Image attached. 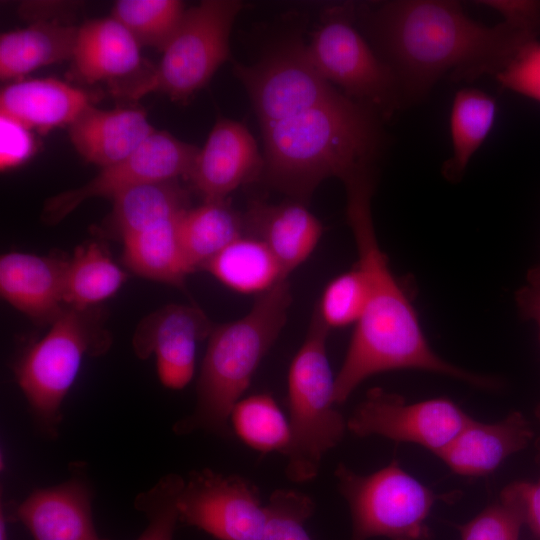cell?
<instances>
[{"label":"cell","instance_id":"f1b7e54d","mask_svg":"<svg viewBox=\"0 0 540 540\" xmlns=\"http://www.w3.org/2000/svg\"><path fill=\"white\" fill-rule=\"evenodd\" d=\"M125 280V272L100 244L90 242L78 246L67 261L64 304L80 311L89 310L114 295Z\"/></svg>","mask_w":540,"mask_h":540},{"label":"cell","instance_id":"cb8c5ba5","mask_svg":"<svg viewBox=\"0 0 540 540\" xmlns=\"http://www.w3.org/2000/svg\"><path fill=\"white\" fill-rule=\"evenodd\" d=\"M245 234L243 214L228 199L204 201L181 216L178 237L185 262L194 272L206 265L224 248Z\"/></svg>","mask_w":540,"mask_h":540},{"label":"cell","instance_id":"f546056e","mask_svg":"<svg viewBox=\"0 0 540 540\" xmlns=\"http://www.w3.org/2000/svg\"><path fill=\"white\" fill-rule=\"evenodd\" d=\"M230 421L235 434L254 450L283 454L289 445V419L269 393L242 398L234 406Z\"/></svg>","mask_w":540,"mask_h":540},{"label":"cell","instance_id":"484cf974","mask_svg":"<svg viewBox=\"0 0 540 540\" xmlns=\"http://www.w3.org/2000/svg\"><path fill=\"white\" fill-rule=\"evenodd\" d=\"M204 270L229 289L245 295L258 296L288 278L269 248L248 234L224 248Z\"/></svg>","mask_w":540,"mask_h":540},{"label":"cell","instance_id":"7bdbcfd3","mask_svg":"<svg viewBox=\"0 0 540 540\" xmlns=\"http://www.w3.org/2000/svg\"><path fill=\"white\" fill-rule=\"evenodd\" d=\"M536 415L538 419L540 420V405L536 408Z\"/></svg>","mask_w":540,"mask_h":540},{"label":"cell","instance_id":"ab89813d","mask_svg":"<svg viewBox=\"0 0 540 540\" xmlns=\"http://www.w3.org/2000/svg\"><path fill=\"white\" fill-rule=\"evenodd\" d=\"M530 285L517 293V303L521 314L536 322L540 338V281L529 277Z\"/></svg>","mask_w":540,"mask_h":540},{"label":"cell","instance_id":"4316f807","mask_svg":"<svg viewBox=\"0 0 540 540\" xmlns=\"http://www.w3.org/2000/svg\"><path fill=\"white\" fill-rule=\"evenodd\" d=\"M111 223L121 237L177 219L189 207V193L179 181L144 183L115 197Z\"/></svg>","mask_w":540,"mask_h":540},{"label":"cell","instance_id":"b9f144b4","mask_svg":"<svg viewBox=\"0 0 540 540\" xmlns=\"http://www.w3.org/2000/svg\"><path fill=\"white\" fill-rule=\"evenodd\" d=\"M531 278H534V279H537L540 281V268L535 270L531 275H530Z\"/></svg>","mask_w":540,"mask_h":540},{"label":"cell","instance_id":"d6a6232c","mask_svg":"<svg viewBox=\"0 0 540 540\" xmlns=\"http://www.w3.org/2000/svg\"><path fill=\"white\" fill-rule=\"evenodd\" d=\"M184 480L178 473H168L135 497L134 508L147 519L146 528L136 540H173Z\"/></svg>","mask_w":540,"mask_h":540},{"label":"cell","instance_id":"277c9868","mask_svg":"<svg viewBox=\"0 0 540 540\" xmlns=\"http://www.w3.org/2000/svg\"><path fill=\"white\" fill-rule=\"evenodd\" d=\"M291 302L286 278L256 296L244 316L212 328L197 380L195 406L174 424L175 434L232 435V410L285 326Z\"/></svg>","mask_w":540,"mask_h":540},{"label":"cell","instance_id":"603a6c76","mask_svg":"<svg viewBox=\"0 0 540 540\" xmlns=\"http://www.w3.org/2000/svg\"><path fill=\"white\" fill-rule=\"evenodd\" d=\"M78 27L38 20L0 36V78H17L42 66L71 60Z\"/></svg>","mask_w":540,"mask_h":540},{"label":"cell","instance_id":"8d00e7d4","mask_svg":"<svg viewBox=\"0 0 540 540\" xmlns=\"http://www.w3.org/2000/svg\"><path fill=\"white\" fill-rule=\"evenodd\" d=\"M34 150L29 129L0 116V167L6 170L27 160Z\"/></svg>","mask_w":540,"mask_h":540},{"label":"cell","instance_id":"2e32d148","mask_svg":"<svg viewBox=\"0 0 540 540\" xmlns=\"http://www.w3.org/2000/svg\"><path fill=\"white\" fill-rule=\"evenodd\" d=\"M263 166V155L249 129L219 118L186 179L204 201L225 200L240 186L261 178Z\"/></svg>","mask_w":540,"mask_h":540},{"label":"cell","instance_id":"836d02e7","mask_svg":"<svg viewBox=\"0 0 540 540\" xmlns=\"http://www.w3.org/2000/svg\"><path fill=\"white\" fill-rule=\"evenodd\" d=\"M524 522L514 482L506 486L497 502L460 527L461 540H519Z\"/></svg>","mask_w":540,"mask_h":540},{"label":"cell","instance_id":"44dd1931","mask_svg":"<svg viewBox=\"0 0 540 540\" xmlns=\"http://www.w3.org/2000/svg\"><path fill=\"white\" fill-rule=\"evenodd\" d=\"M92 102L87 91L55 78L19 80L1 90L0 116L44 132L69 126Z\"/></svg>","mask_w":540,"mask_h":540},{"label":"cell","instance_id":"83f0119b","mask_svg":"<svg viewBox=\"0 0 540 540\" xmlns=\"http://www.w3.org/2000/svg\"><path fill=\"white\" fill-rule=\"evenodd\" d=\"M496 115V100L488 93L475 88H462L456 93L450 114L452 154L442 166L448 181L462 179L471 158L489 135Z\"/></svg>","mask_w":540,"mask_h":540},{"label":"cell","instance_id":"e0dca14e","mask_svg":"<svg viewBox=\"0 0 540 540\" xmlns=\"http://www.w3.org/2000/svg\"><path fill=\"white\" fill-rule=\"evenodd\" d=\"M243 217L245 234L269 248L287 277L310 257L324 230L306 204L295 200L277 204L253 200Z\"/></svg>","mask_w":540,"mask_h":540},{"label":"cell","instance_id":"7a4b0ae2","mask_svg":"<svg viewBox=\"0 0 540 540\" xmlns=\"http://www.w3.org/2000/svg\"><path fill=\"white\" fill-rule=\"evenodd\" d=\"M342 183L347 196V221L357 249L356 265L367 278L368 297L335 375L336 404L345 403L367 378L401 369L424 370L480 388H496V380L459 368L430 347L417 313L376 236L371 211L375 170L359 172Z\"/></svg>","mask_w":540,"mask_h":540},{"label":"cell","instance_id":"9a60e30c","mask_svg":"<svg viewBox=\"0 0 540 540\" xmlns=\"http://www.w3.org/2000/svg\"><path fill=\"white\" fill-rule=\"evenodd\" d=\"M212 328L200 308L169 304L141 320L132 347L140 359L154 355L161 383L180 390L192 380L198 344L209 337Z\"/></svg>","mask_w":540,"mask_h":540},{"label":"cell","instance_id":"8fae6325","mask_svg":"<svg viewBox=\"0 0 540 540\" xmlns=\"http://www.w3.org/2000/svg\"><path fill=\"white\" fill-rule=\"evenodd\" d=\"M178 512L179 521L218 540H262L267 523L266 504L254 482L210 468L187 474Z\"/></svg>","mask_w":540,"mask_h":540},{"label":"cell","instance_id":"5b68a950","mask_svg":"<svg viewBox=\"0 0 540 540\" xmlns=\"http://www.w3.org/2000/svg\"><path fill=\"white\" fill-rule=\"evenodd\" d=\"M330 329L314 309L306 336L289 367L288 408L290 442L285 475L306 483L319 474L324 456L343 439L347 420L336 408L335 376L328 354Z\"/></svg>","mask_w":540,"mask_h":540},{"label":"cell","instance_id":"f35d334b","mask_svg":"<svg viewBox=\"0 0 540 540\" xmlns=\"http://www.w3.org/2000/svg\"><path fill=\"white\" fill-rule=\"evenodd\" d=\"M524 514V522L540 539V478L536 482H514Z\"/></svg>","mask_w":540,"mask_h":540},{"label":"cell","instance_id":"d4e9b609","mask_svg":"<svg viewBox=\"0 0 540 540\" xmlns=\"http://www.w3.org/2000/svg\"><path fill=\"white\" fill-rule=\"evenodd\" d=\"M180 218L121 237L125 265L142 277L183 287L191 272L179 242Z\"/></svg>","mask_w":540,"mask_h":540},{"label":"cell","instance_id":"30bf717a","mask_svg":"<svg viewBox=\"0 0 540 540\" xmlns=\"http://www.w3.org/2000/svg\"><path fill=\"white\" fill-rule=\"evenodd\" d=\"M259 125L277 121L330 100L340 93L313 66L301 29L281 32L252 64L235 62Z\"/></svg>","mask_w":540,"mask_h":540},{"label":"cell","instance_id":"7402d4cb","mask_svg":"<svg viewBox=\"0 0 540 540\" xmlns=\"http://www.w3.org/2000/svg\"><path fill=\"white\" fill-rule=\"evenodd\" d=\"M75 78L94 84L120 83L141 65L140 45L113 17L91 19L78 27L71 58Z\"/></svg>","mask_w":540,"mask_h":540},{"label":"cell","instance_id":"9c48e42d","mask_svg":"<svg viewBox=\"0 0 540 540\" xmlns=\"http://www.w3.org/2000/svg\"><path fill=\"white\" fill-rule=\"evenodd\" d=\"M307 49L327 82L381 118H389L404 105L395 74L357 29L355 4L326 7Z\"/></svg>","mask_w":540,"mask_h":540},{"label":"cell","instance_id":"6da1fadb","mask_svg":"<svg viewBox=\"0 0 540 540\" xmlns=\"http://www.w3.org/2000/svg\"><path fill=\"white\" fill-rule=\"evenodd\" d=\"M356 20L391 68L404 104L424 97L445 74L456 80L495 75L537 34L502 21L483 25L456 1L392 0L356 5Z\"/></svg>","mask_w":540,"mask_h":540},{"label":"cell","instance_id":"4dcf8cb0","mask_svg":"<svg viewBox=\"0 0 540 540\" xmlns=\"http://www.w3.org/2000/svg\"><path fill=\"white\" fill-rule=\"evenodd\" d=\"M185 4L179 0H119L111 17L121 23L140 46L163 51L181 24Z\"/></svg>","mask_w":540,"mask_h":540},{"label":"cell","instance_id":"d6986e66","mask_svg":"<svg viewBox=\"0 0 540 540\" xmlns=\"http://www.w3.org/2000/svg\"><path fill=\"white\" fill-rule=\"evenodd\" d=\"M533 438L529 421L519 411L495 423L471 418L457 435L435 455L462 476H484L509 456L524 449Z\"/></svg>","mask_w":540,"mask_h":540},{"label":"cell","instance_id":"e575fe53","mask_svg":"<svg viewBox=\"0 0 540 540\" xmlns=\"http://www.w3.org/2000/svg\"><path fill=\"white\" fill-rule=\"evenodd\" d=\"M316 504L304 492L290 488L274 490L268 502L267 523L262 540H312L305 529Z\"/></svg>","mask_w":540,"mask_h":540},{"label":"cell","instance_id":"7c38bea8","mask_svg":"<svg viewBox=\"0 0 540 540\" xmlns=\"http://www.w3.org/2000/svg\"><path fill=\"white\" fill-rule=\"evenodd\" d=\"M471 418L447 398L407 403L401 395L375 387L348 417L347 430L360 438L381 436L395 442L415 443L435 454Z\"/></svg>","mask_w":540,"mask_h":540},{"label":"cell","instance_id":"5bb4252c","mask_svg":"<svg viewBox=\"0 0 540 540\" xmlns=\"http://www.w3.org/2000/svg\"><path fill=\"white\" fill-rule=\"evenodd\" d=\"M65 481L34 489L21 502H1L9 520L22 523L33 540H109L98 535L92 512L93 489L86 464H70Z\"/></svg>","mask_w":540,"mask_h":540},{"label":"cell","instance_id":"8992f818","mask_svg":"<svg viewBox=\"0 0 540 540\" xmlns=\"http://www.w3.org/2000/svg\"><path fill=\"white\" fill-rule=\"evenodd\" d=\"M88 311L64 308L48 332L29 345L13 365L33 422L50 439L58 437L63 402L84 357L101 355L110 346L107 332Z\"/></svg>","mask_w":540,"mask_h":540},{"label":"cell","instance_id":"1f68e13d","mask_svg":"<svg viewBox=\"0 0 540 540\" xmlns=\"http://www.w3.org/2000/svg\"><path fill=\"white\" fill-rule=\"evenodd\" d=\"M368 282L363 270L352 269L333 278L316 306L323 323L331 330L356 324L367 302Z\"/></svg>","mask_w":540,"mask_h":540},{"label":"cell","instance_id":"ba28073f","mask_svg":"<svg viewBox=\"0 0 540 540\" xmlns=\"http://www.w3.org/2000/svg\"><path fill=\"white\" fill-rule=\"evenodd\" d=\"M334 477L349 507L350 540H423L427 536L425 521L435 502L456 496V492H434L406 472L395 458L367 475L340 462Z\"/></svg>","mask_w":540,"mask_h":540},{"label":"cell","instance_id":"ac0fdd59","mask_svg":"<svg viewBox=\"0 0 540 540\" xmlns=\"http://www.w3.org/2000/svg\"><path fill=\"white\" fill-rule=\"evenodd\" d=\"M67 261L24 252L0 258V292L11 306L37 324H51L62 312Z\"/></svg>","mask_w":540,"mask_h":540},{"label":"cell","instance_id":"3957f363","mask_svg":"<svg viewBox=\"0 0 540 540\" xmlns=\"http://www.w3.org/2000/svg\"><path fill=\"white\" fill-rule=\"evenodd\" d=\"M381 117L343 93L260 126L261 178L292 200L307 204L326 179L341 181L374 168L383 148Z\"/></svg>","mask_w":540,"mask_h":540},{"label":"cell","instance_id":"52a82bcc","mask_svg":"<svg viewBox=\"0 0 540 540\" xmlns=\"http://www.w3.org/2000/svg\"><path fill=\"white\" fill-rule=\"evenodd\" d=\"M244 6L238 0H204L186 9L157 67L133 83L113 85L111 91L132 100L151 92L187 100L229 58L232 27Z\"/></svg>","mask_w":540,"mask_h":540},{"label":"cell","instance_id":"60d3db41","mask_svg":"<svg viewBox=\"0 0 540 540\" xmlns=\"http://www.w3.org/2000/svg\"><path fill=\"white\" fill-rule=\"evenodd\" d=\"M7 514L3 508L2 505H0V540H8V532H7V522H8Z\"/></svg>","mask_w":540,"mask_h":540},{"label":"cell","instance_id":"74e56055","mask_svg":"<svg viewBox=\"0 0 540 540\" xmlns=\"http://www.w3.org/2000/svg\"><path fill=\"white\" fill-rule=\"evenodd\" d=\"M477 3L495 10L504 21L540 34V1L484 0Z\"/></svg>","mask_w":540,"mask_h":540},{"label":"cell","instance_id":"ffe728a7","mask_svg":"<svg viewBox=\"0 0 540 540\" xmlns=\"http://www.w3.org/2000/svg\"><path fill=\"white\" fill-rule=\"evenodd\" d=\"M155 131L142 109L103 110L93 104L68 126L77 152L101 168L132 154Z\"/></svg>","mask_w":540,"mask_h":540},{"label":"cell","instance_id":"4fadbf2b","mask_svg":"<svg viewBox=\"0 0 540 540\" xmlns=\"http://www.w3.org/2000/svg\"><path fill=\"white\" fill-rule=\"evenodd\" d=\"M198 151V147L168 132L155 131L132 154L102 168L84 185L48 198L43 207L42 219L53 225L90 198H113L144 183L186 178Z\"/></svg>","mask_w":540,"mask_h":540},{"label":"cell","instance_id":"d590c367","mask_svg":"<svg viewBox=\"0 0 540 540\" xmlns=\"http://www.w3.org/2000/svg\"><path fill=\"white\" fill-rule=\"evenodd\" d=\"M494 77L502 87L540 102V41L523 44Z\"/></svg>","mask_w":540,"mask_h":540}]
</instances>
